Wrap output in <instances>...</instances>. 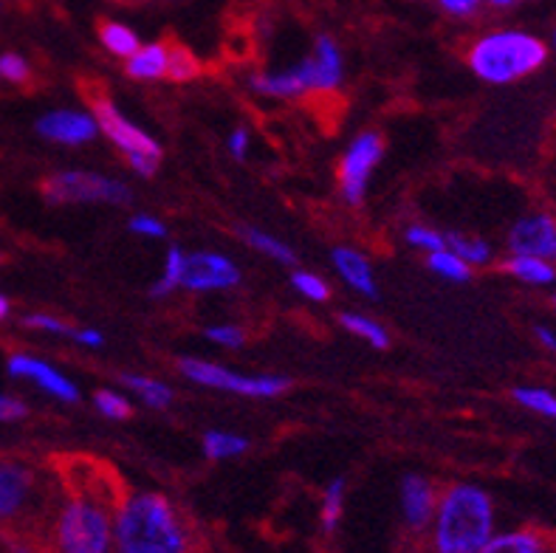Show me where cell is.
I'll use <instances>...</instances> for the list:
<instances>
[{
	"mask_svg": "<svg viewBox=\"0 0 556 553\" xmlns=\"http://www.w3.org/2000/svg\"><path fill=\"white\" fill-rule=\"evenodd\" d=\"M122 498L119 483L105 480L99 469L74 472L51 519V551L113 553V517Z\"/></svg>",
	"mask_w": 556,
	"mask_h": 553,
	"instance_id": "cell-1",
	"label": "cell"
},
{
	"mask_svg": "<svg viewBox=\"0 0 556 553\" xmlns=\"http://www.w3.org/2000/svg\"><path fill=\"white\" fill-rule=\"evenodd\" d=\"M113 553H192L190 526L159 491H130L113 517Z\"/></svg>",
	"mask_w": 556,
	"mask_h": 553,
	"instance_id": "cell-2",
	"label": "cell"
},
{
	"mask_svg": "<svg viewBox=\"0 0 556 553\" xmlns=\"http://www.w3.org/2000/svg\"><path fill=\"white\" fill-rule=\"evenodd\" d=\"M494 537V503L472 483H452L438 498L430 553H480Z\"/></svg>",
	"mask_w": 556,
	"mask_h": 553,
	"instance_id": "cell-3",
	"label": "cell"
},
{
	"mask_svg": "<svg viewBox=\"0 0 556 553\" xmlns=\"http://www.w3.org/2000/svg\"><path fill=\"white\" fill-rule=\"evenodd\" d=\"M548 60V46L520 28H501L478 37L469 49L475 77L492 85H508L531 77Z\"/></svg>",
	"mask_w": 556,
	"mask_h": 553,
	"instance_id": "cell-4",
	"label": "cell"
},
{
	"mask_svg": "<svg viewBox=\"0 0 556 553\" xmlns=\"http://www.w3.org/2000/svg\"><path fill=\"white\" fill-rule=\"evenodd\" d=\"M49 480L21 457H0V531L37 533L54 519Z\"/></svg>",
	"mask_w": 556,
	"mask_h": 553,
	"instance_id": "cell-5",
	"label": "cell"
},
{
	"mask_svg": "<svg viewBox=\"0 0 556 553\" xmlns=\"http://www.w3.org/2000/svg\"><path fill=\"white\" fill-rule=\"evenodd\" d=\"M91 108L99 130L127 155L130 167H134L139 176H153L155 169H159V164H162V144H159L150 134L139 130L119 108L113 105L105 93L91 97Z\"/></svg>",
	"mask_w": 556,
	"mask_h": 553,
	"instance_id": "cell-6",
	"label": "cell"
},
{
	"mask_svg": "<svg viewBox=\"0 0 556 553\" xmlns=\"http://www.w3.org/2000/svg\"><path fill=\"white\" fill-rule=\"evenodd\" d=\"M42 198L51 206H63V203H127L130 201V189L122 181H113L108 176L97 173H85V169H65L54 173L42 181Z\"/></svg>",
	"mask_w": 556,
	"mask_h": 553,
	"instance_id": "cell-7",
	"label": "cell"
},
{
	"mask_svg": "<svg viewBox=\"0 0 556 553\" xmlns=\"http://www.w3.org/2000/svg\"><path fill=\"white\" fill-rule=\"evenodd\" d=\"M178 367L195 385L238 392V395H252V399H271V395H280V392L291 387L289 378L282 376H238V373L212 365V362H204V359H181Z\"/></svg>",
	"mask_w": 556,
	"mask_h": 553,
	"instance_id": "cell-8",
	"label": "cell"
},
{
	"mask_svg": "<svg viewBox=\"0 0 556 553\" xmlns=\"http://www.w3.org/2000/svg\"><path fill=\"white\" fill-rule=\"evenodd\" d=\"M381 153H384V141L379 134L367 130L351 141V148L345 150L342 164H339V187H342V198L348 203L359 206L365 201L367 178L381 162Z\"/></svg>",
	"mask_w": 556,
	"mask_h": 553,
	"instance_id": "cell-9",
	"label": "cell"
},
{
	"mask_svg": "<svg viewBox=\"0 0 556 553\" xmlns=\"http://www.w3.org/2000/svg\"><path fill=\"white\" fill-rule=\"evenodd\" d=\"M240 272L232 260L215 252H195L184 257L181 286L190 291H220L238 286Z\"/></svg>",
	"mask_w": 556,
	"mask_h": 553,
	"instance_id": "cell-10",
	"label": "cell"
},
{
	"mask_svg": "<svg viewBox=\"0 0 556 553\" xmlns=\"http://www.w3.org/2000/svg\"><path fill=\"white\" fill-rule=\"evenodd\" d=\"M508 252L534 254L556 263V217L548 212H531L508 231Z\"/></svg>",
	"mask_w": 556,
	"mask_h": 553,
	"instance_id": "cell-11",
	"label": "cell"
},
{
	"mask_svg": "<svg viewBox=\"0 0 556 553\" xmlns=\"http://www.w3.org/2000/svg\"><path fill=\"white\" fill-rule=\"evenodd\" d=\"M37 134L42 139L54 141V144H65V148H79L93 141L99 134V125L93 120V113L83 111H49L37 120Z\"/></svg>",
	"mask_w": 556,
	"mask_h": 553,
	"instance_id": "cell-12",
	"label": "cell"
},
{
	"mask_svg": "<svg viewBox=\"0 0 556 553\" xmlns=\"http://www.w3.org/2000/svg\"><path fill=\"white\" fill-rule=\"evenodd\" d=\"M7 367L9 376L35 381L42 392H49L54 399L68 401V404H74V401L79 399L77 385H74L68 376H63V373L56 370V367H51L49 362H42V359L28 356V353H14V356H9Z\"/></svg>",
	"mask_w": 556,
	"mask_h": 553,
	"instance_id": "cell-13",
	"label": "cell"
},
{
	"mask_svg": "<svg viewBox=\"0 0 556 553\" xmlns=\"http://www.w3.org/2000/svg\"><path fill=\"white\" fill-rule=\"evenodd\" d=\"M438 489L430 477L424 475H407L402 480V512L404 523L416 537H421L427 528L432 526L438 508Z\"/></svg>",
	"mask_w": 556,
	"mask_h": 553,
	"instance_id": "cell-14",
	"label": "cell"
},
{
	"mask_svg": "<svg viewBox=\"0 0 556 553\" xmlns=\"http://www.w3.org/2000/svg\"><path fill=\"white\" fill-rule=\"evenodd\" d=\"M254 91H261L263 97H300V93H314V77H311L308 60L296 63L294 68L277 71V74H257L252 79Z\"/></svg>",
	"mask_w": 556,
	"mask_h": 553,
	"instance_id": "cell-15",
	"label": "cell"
},
{
	"mask_svg": "<svg viewBox=\"0 0 556 553\" xmlns=\"http://www.w3.org/2000/svg\"><path fill=\"white\" fill-rule=\"evenodd\" d=\"M311 74H314V93L337 91L342 83V54L331 37H319L314 54L308 56Z\"/></svg>",
	"mask_w": 556,
	"mask_h": 553,
	"instance_id": "cell-16",
	"label": "cell"
},
{
	"mask_svg": "<svg viewBox=\"0 0 556 553\" xmlns=\"http://www.w3.org/2000/svg\"><path fill=\"white\" fill-rule=\"evenodd\" d=\"M480 553H556V545L548 533L536 528H515L494 533Z\"/></svg>",
	"mask_w": 556,
	"mask_h": 553,
	"instance_id": "cell-17",
	"label": "cell"
},
{
	"mask_svg": "<svg viewBox=\"0 0 556 553\" xmlns=\"http://www.w3.org/2000/svg\"><path fill=\"white\" fill-rule=\"evenodd\" d=\"M503 272H508L520 282H529V286L545 288L556 282L554 260L534 257V254H508V257L503 260Z\"/></svg>",
	"mask_w": 556,
	"mask_h": 553,
	"instance_id": "cell-18",
	"label": "cell"
},
{
	"mask_svg": "<svg viewBox=\"0 0 556 553\" xmlns=\"http://www.w3.org/2000/svg\"><path fill=\"white\" fill-rule=\"evenodd\" d=\"M333 266L342 274V280L348 286H353L356 291L367 297H376V280H374V268L365 260V254H359L356 249H337L333 252Z\"/></svg>",
	"mask_w": 556,
	"mask_h": 553,
	"instance_id": "cell-19",
	"label": "cell"
},
{
	"mask_svg": "<svg viewBox=\"0 0 556 553\" xmlns=\"http://www.w3.org/2000/svg\"><path fill=\"white\" fill-rule=\"evenodd\" d=\"M169 68V42L141 46L134 56H127V74L134 79H164Z\"/></svg>",
	"mask_w": 556,
	"mask_h": 553,
	"instance_id": "cell-20",
	"label": "cell"
},
{
	"mask_svg": "<svg viewBox=\"0 0 556 553\" xmlns=\"http://www.w3.org/2000/svg\"><path fill=\"white\" fill-rule=\"evenodd\" d=\"M99 40H102V46H105L113 56H125V60L141 49V42L139 37H136L134 28L116 21L99 23Z\"/></svg>",
	"mask_w": 556,
	"mask_h": 553,
	"instance_id": "cell-21",
	"label": "cell"
},
{
	"mask_svg": "<svg viewBox=\"0 0 556 553\" xmlns=\"http://www.w3.org/2000/svg\"><path fill=\"white\" fill-rule=\"evenodd\" d=\"M249 449V441L243 435L220 432V429H212L204 435V452L210 461H226V457L243 455Z\"/></svg>",
	"mask_w": 556,
	"mask_h": 553,
	"instance_id": "cell-22",
	"label": "cell"
},
{
	"mask_svg": "<svg viewBox=\"0 0 556 553\" xmlns=\"http://www.w3.org/2000/svg\"><path fill=\"white\" fill-rule=\"evenodd\" d=\"M430 268L438 274V277H446V280L452 282H464L472 277V266L452 252L450 246L438 249V252H430Z\"/></svg>",
	"mask_w": 556,
	"mask_h": 553,
	"instance_id": "cell-23",
	"label": "cell"
},
{
	"mask_svg": "<svg viewBox=\"0 0 556 553\" xmlns=\"http://www.w3.org/2000/svg\"><path fill=\"white\" fill-rule=\"evenodd\" d=\"M446 246L452 252L458 254L460 260H466L469 266H486L492 263V246L480 238H466V235H450Z\"/></svg>",
	"mask_w": 556,
	"mask_h": 553,
	"instance_id": "cell-24",
	"label": "cell"
},
{
	"mask_svg": "<svg viewBox=\"0 0 556 553\" xmlns=\"http://www.w3.org/2000/svg\"><path fill=\"white\" fill-rule=\"evenodd\" d=\"M339 323L345 325L351 334H356L359 339H365L367 344H374V348H379V351H384L390 344V334L384 328H381L379 323H374V319H367V316L362 314H342L339 316Z\"/></svg>",
	"mask_w": 556,
	"mask_h": 553,
	"instance_id": "cell-25",
	"label": "cell"
},
{
	"mask_svg": "<svg viewBox=\"0 0 556 553\" xmlns=\"http://www.w3.org/2000/svg\"><path fill=\"white\" fill-rule=\"evenodd\" d=\"M342 508H345V480L339 477V480H333V483L325 489L323 512H319V523H323V531L331 533L333 528L339 526V519H342Z\"/></svg>",
	"mask_w": 556,
	"mask_h": 553,
	"instance_id": "cell-26",
	"label": "cell"
},
{
	"mask_svg": "<svg viewBox=\"0 0 556 553\" xmlns=\"http://www.w3.org/2000/svg\"><path fill=\"white\" fill-rule=\"evenodd\" d=\"M515 401L520 406H526V410H531V413L556 420V395L551 390H545V387H517Z\"/></svg>",
	"mask_w": 556,
	"mask_h": 553,
	"instance_id": "cell-27",
	"label": "cell"
},
{
	"mask_svg": "<svg viewBox=\"0 0 556 553\" xmlns=\"http://www.w3.org/2000/svg\"><path fill=\"white\" fill-rule=\"evenodd\" d=\"M122 381H125L130 390L139 392L141 399H144V404L155 406V410H164V406L173 401V392H169L162 381H153V378L148 376H122Z\"/></svg>",
	"mask_w": 556,
	"mask_h": 553,
	"instance_id": "cell-28",
	"label": "cell"
},
{
	"mask_svg": "<svg viewBox=\"0 0 556 553\" xmlns=\"http://www.w3.org/2000/svg\"><path fill=\"white\" fill-rule=\"evenodd\" d=\"M240 235H243V240H247L249 246H252V249H257V252H263V254H268V257H275V260H280V263H294V252H291L289 246L286 243H280V240L277 238H271V235H266V231H261V229H240Z\"/></svg>",
	"mask_w": 556,
	"mask_h": 553,
	"instance_id": "cell-29",
	"label": "cell"
},
{
	"mask_svg": "<svg viewBox=\"0 0 556 553\" xmlns=\"http://www.w3.org/2000/svg\"><path fill=\"white\" fill-rule=\"evenodd\" d=\"M184 257L187 254L181 252V249H169L167 254V263H164V274L162 280L155 282V286H150V294L153 297H167L169 291H176L178 286H181V277H184Z\"/></svg>",
	"mask_w": 556,
	"mask_h": 553,
	"instance_id": "cell-30",
	"label": "cell"
},
{
	"mask_svg": "<svg viewBox=\"0 0 556 553\" xmlns=\"http://www.w3.org/2000/svg\"><path fill=\"white\" fill-rule=\"evenodd\" d=\"M201 74V65H198L195 56L184 46H169V68L167 79H176V83H187V79H195Z\"/></svg>",
	"mask_w": 556,
	"mask_h": 553,
	"instance_id": "cell-31",
	"label": "cell"
},
{
	"mask_svg": "<svg viewBox=\"0 0 556 553\" xmlns=\"http://www.w3.org/2000/svg\"><path fill=\"white\" fill-rule=\"evenodd\" d=\"M93 406H97L99 413L105 415V418H113V420H125L134 415V406H130V401L113 390H99L97 395H93Z\"/></svg>",
	"mask_w": 556,
	"mask_h": 553,
	"instance_id": "cell-32",
	"label": "cell"
},
{
	"mask_svg": "<svg viewBox=\"0 0 556 553\" xmlns=\"http://www.w3.org/2000/svg\"><path fill=\"white\" fill-rule=\"evenodd\" d=\"M291 282H294V288L300 291V294L308 297V300H314V302H325L328 297H331V288H328V282H325L323 277H317V274L296 272L294 277H291Z\"/></svg>",
	"mask_w": 556,
	"mask_h": 553,
	"instance_id": "cell-33",
	"label": "cell"
},
{
	"mask_svg": "<svg viewBox=\"0 0 556 553\" xmlns=\"http://www.w3.org/2000/svg\"><path fill=\"white\" fill-rule=\"evenodd\" d=\"M31 77V68L23 60L21 54H3L0 56V79H9V83L21 85Z\"/></svg>",
	"mask_w": 556,
	"mask_h": 553,
	"instance_id": "cell-34",
	"label": "cell"
},
{
	"mask_svg": "<svg viewBox=\"0 0 556 553\" xmlns=\"http://www.w3.org/2000/svg\"><path fill=\"white\" fill-rule=\"evenodd\" d=\"M407 240L424 252H438V249H444L446 238L444 235H438L435 229H427V226H409L407 229Z\"/></svg>",
	"mask_w": 556,
	"mask_h": 553,
	"instance_id": "cell-35",
	"label": "cell"
},
{
	"mask_svg": "<svg viewBox=\"0 0 556 553\" xmlns=\"http://www.w3.org/2000/svg\"><path fill=\"white\" fill-rule=\"evenodd\" d=\"M23 325H26V328L42 330V334H56V337H71V334H74L63 319H56V316L51 314H28L26 319H23Z\"/></svg>",
	"mask_w": 556,
	"mask_h": 553,
	"instance_id": "cell-36",
	"label": "cell"
},
{
	"mask_svg": "<svg viewBox=\"0 0 556 553\" xmlns=\"http://www.w3.org/2000/svg\"><path fill=\"white\" fill-rule=\"evenodd\" d=\"M435 3L441 7V12L452 14V17H472L486 0H435Z\"/></svg>",
	"mask_w": 556,
	"mask_h": 553,
	"instance_id": "cell-37",
	"label": "cell"
},
{
	"mask_svg": "<svg viewBox=\"0 0 556 553\" xmlns=\"http://www.w3.org/2000/svg\"><path fill=\"white\" fill-rule=\"evenodd\" d=\"M206 337L215 344H224V348H240L243 344V330H238L235 325H218V328L206 330Z\"/></svg>",
	"mask_w": 556,
	"mask_h": 553,
	"instance_id": "cell-38",
	"label": "cell"
},
{
	"mask_svg": "<svg viewBox=\"0 0 556 553\" xmlns=\"http://www.w3.org/2000/svg\"><path fill=\"white\" fill-rule=\"evenodd\" d=\"M130 229H134L136 235H148V238H164V235H167L162 221H155V217L150 215L134 217V221H130Z\"/></svg>",
	"mask_w": 556,
	"mask_h": 553,
	"instance_id": "cell-39",
	"label": "cell"
},
{
	"mask_svg": "<svg viewBox=\"0 0 556 553\" xmlns=\"http://www.w3.org/2000/svg\"><path fill=\"white\" fill-rule=\"evenodd\" d=\"M26 415V404L12 395H0V420H17Z\"/></svg>",
	"mask_w": 556,
	"mask_h": 553,
	"instance_id": "cell-40",
	"label": "cell"
},
{
	"mask_svg": "<svg viewBox=\"0 0 556 553\" xmlns=\"http://www.w3.org/2000/svg\"><path fill=\"white\" fill-rule=\"evenodd\" d=\"M247 148H249V134L243 130V127H238V130H232V136H229V153H232L235 159H247Z\"/></svg>",
	"mask_w": 556,
	"mask_h": 553,
	"instance_id": "cell-41",
	"label": "cell"
},
{
	"mask_svg": "<svg viewBox=\"0 0 556 553\" xmlns=\"http://www.w3.org/2000/svg\"><path fill=\"white\" fill-rule=\"evenodd\" d=\"M71 337L77 339L79 344H85V348H102V342H105V337L99 334V330H91V328H83V330H74Z\"/></svg>",
	"mask_w": 556,
	"mask_h": 553,
	"instance_id": "cell-42",
	"label": "cell"
},
{
	"mask_svg": "<svg viewBox=\"0 0 556 553\" xmlns=\"http://www.w3.org/2000/svg\"><path fill=\"white\" fill-rule=\"evenodd\" d=\"M534 337H536V342L543 344L545 351H554L556 353V334L551 328H543V325H540V328L534 330Z\"/></svg>",
	"mask_w": 556,
	"mask_h": 553,
	"instance_id": "cell-43",
	"label": "cell"
},
{
	"mask_svg": "<svg viewBox=\"0 0 556 553\" xmlns=\"http://www.w3.org/2000/svg\"><path fill=\"white\" fill-rule=\"evenodd\" d=\"M489 3H492L494 9H511V7H517L520 0H489Z\"/></svg>",
	"mask_w": 556,
	"mask_h": 553,
	"instance_id": "cell-44",
	"label": "cell"
},
{
	"mask_svg": "<svg viewBox=\"0 0 556 553\" xmlns=\"http://www.w3.org/2000/svg\"><path fill=\"white\" fill-rule=\"evenodd\" d=\"M7 316H9V300L3 294H0V323H3Z\"/></svg>",
	"mask_w": 556,
	"mask_h": 553,
	"instance_id": "cell-45",
	"label": "cell"
},
{
	"mask_svg": "<svg viewBox=\"0 0 556 553\" xmlns=\"http://www.w3.org/2000/svg\"><path fill=\"white\" fill-rule=\"evenodd\" d=\"M554 309H556V294H554Z\"/></svg>",
	"mask_w": 556,
	"mask_h": 553,
	"instance_id": "cell-46",
	"label": "cell"
},
{
	"mask_svg": "<svg viewBox=\"0 0 556 553\" xmlns=\"http://www.w3.org/2000/svg\"><path fill=\"white\" fill-rule=\"evenodd\" d=\"M554 46H556V35H554Z\"/></svg>",
	"mask_w": 556,
	"mask_h": 553,
	"instance_id": "cell-47",
	"label": "cell"
},
{
	"mask_svg": "<svg viewBox=\"0 0 556 553\" xmlns=\"http://www.w3.org/2000/svg\"><path fill=\"white\" fill-rule=\"evenodd\" d=\"M0 260H3V254H0Z\"/></svg>",
	"mask_w": 556,
	"mask_h": 553,
	"instance_id": "cell-48",
	"label": "cell"
}]
</instances>
